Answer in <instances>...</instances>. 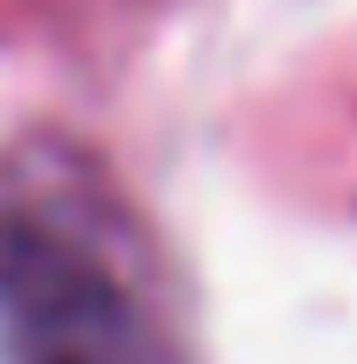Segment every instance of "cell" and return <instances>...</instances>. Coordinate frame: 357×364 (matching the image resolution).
<instances>
[{
    "label": "cell",
    "instance_id": "6da1fadb",
    "mask_svg": "<svg viewBox=\"0 0 357 364\" xmlns=\"http://www.w3.org/2000/svg\"><path fill=\"white\" fill-rule=\"evenodd\" d=\"M0 327L15 364H156L119 260L60 201H0Z\"/></svg>",
    "mask_w": 357,
    "mask_h": 364
}]
</instances>
